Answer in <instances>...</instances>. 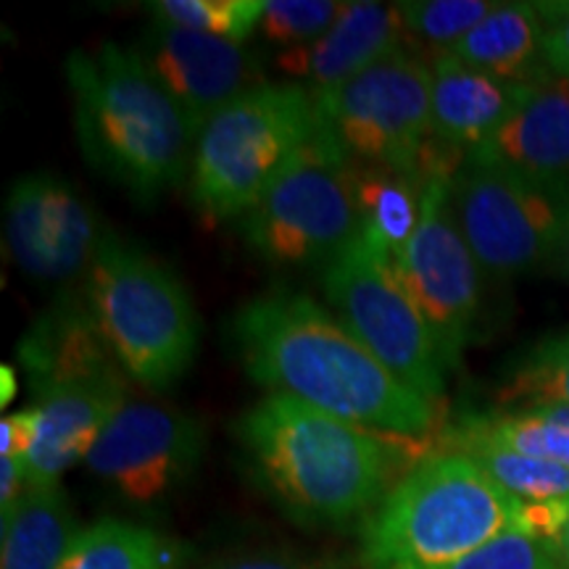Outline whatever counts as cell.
Returning <instances> with one entry per match:
<instances>
[{
    "mask_svg": "<svg viewBox=\"0 0 569 569\" xmlns=\"http://www.w3.org/2000/svg\"><path fill=\"white\" fill-rule=\"evenodd\" d=\"M227 332L246 375L277 396L401 438L438 427V403L403 386L309 296H256L234 311Z\"/></svg>",
    "mask_w": 569,
    "mask_h": 569,
    "instance_id": "1",
    "label": "cell"
},
{
    "mask_svg": "<svg viewBox=\"0 0 569 569\" xmlns=\"http://www.w3.org/2000/svg\"><path fill=\"white\" fill-rule=\"evenodd\" d=\"M256 478L309 525H346L388 493L398 459L390 432L348 422L290 396L269 393L234 422Z\"/></svg>",
    "mask_w": 569,
    "mask_h": 569,
    "instance_id": "2",
    "label": "cell"
},
{
    "mask_svg": "<svg viewBox=\"0 0 569 569\" xmlns=\"http://www.w3.org/2000/svg\"><path fill=\"white\" fill-rule=\"evenodd\" d=\"M67 80L77 138L98 172L140 203L190 180L193 132L132 48L103 42L96 51H71Z\"/></svg>",
    "mask_w": 569,
    "mask_h": 569,
    "instance_id": "3",
    "label": "cell"
},
{
    "mask_svg": "<svg viewBox=\"0 0 569 569\" xmlns=\"http://www.w3.org/2000/svg\"><path fill=\"white\" fill-rule=\"evenodd\" d=\"M525 507L465 453L430 451L361 522L367 569H446L503 532Z\"/></svg>",
    "mask_w": 569,
    "mask_h": 569,
    "instance_id": "4",
    "label": "cell"
},
{
    "mask_svg": "<svg viewBox=\"0 0 569 569\" xmlns=\"http://www.w3.org/2000/svg\"><path fill=\"white\" fill-rule=\"evenodd\" d=\"M84 303L138 386L163 390L193 365L201 319L188 288L142 248L106 232L84 277Z\"/></svg>",
    "mask_w": 569,
    "mask_h": 569,
    "instance_id": "5",
    "label": "cell"
},
{
    "mask_svg": "<svg viewBox=\"0 0 569 569\" xmlns=\"http://www.w3.org/2000/svg\"><path fill=\"white\" fill-rule=\"evenodd\" d=\"M319 130L315 92L272 84L243 92L196 138L190 201L209 219H240Z\"/></svg>",
    "mask_w": 569,
    "mask_h": 569,
    "instance_id": "6",
    "label": "cell"
},
{
    "mask_svg": "<svg viewBox=\"0 0 569 569\" xmlns=\"http://www.w3.org/2000/svg\"><path fill=\"white\" fill-rule=\"evenodd\" d=\"M238 230L274 267L330 264L359 234L351 161L322 124L238 219Z\"/></svg>",
    "mask_w": 569,
    "mask_h": 569,
    "instance_id": "7",
    "label": "cell"
},
{
    "mask_svg": "<svg viewBox=\"0 0 569 569\" xmlns=\"http://www.w3.org/2000/svg\"><path fill=\"white\" fill-rule=\"evenodd\" d=\"M430 98L432 69L407 48L336 88L315 92L319 124L348 161L419 180L430 142Z\"/></svg>",
    "mask_w": 569,
    "mask_h": 569,
    "instance_id": "8",
    "label": "cell"
},
{
    "mask_svg": "<svg viewBox=\"0 0 569 569\" xmlns=\"http://www.w3.org/2000/svg\"><path fill=\"white\" fill-rule=\"evenodd\" d=\"M469 251L490 277H517L557 261L569 230V184H543L465 159L448 182Z\"/></svg>",
    "mask_w": 569,
    "mask_h": 569,
    "instance_id": "9",
    "label": "cell"
},
{
    "mask_svg": "<svg viewBox=\"0 0 569 569\" xmlns=\"http://www.w3.org/2000/svg\"><path fill=\"white\" fill-rule=\"evenodd\" d=\"M322 290L338 322L388 372L427 401H443L448 369L436 338L393 269L359 234L325 264Z\"/></svg>",
    "mask_w": 569,
    "mask_h": 569,
    "instance_id": "10",
    "label": "cell"
},
{
    "mask_svg": "<svg viewBox=\"0 0 569 569\" xmlns=\"http://www.w3.org/2000/svg\"><path fill=\"white\" fill-rule=\"evenodd\" d=\"M451 177H425L419 227L401 259L390 267L436 338L448 372L461 365L482 298V269L451 211Z\"/></svg>",
    "mask_w": 569,
    "mask_h": 569,
    "instance_id": "11",
    "label": "cell"
},
{
    "mask_svg": "<svg viewBox=\"0 0 569 569\" xmlns=\"http://www.w3.org/2000/svg\"><path fill=\"white\" fill-rule=\"evenodd\" d=\"M201 419L159 403L127 401L84 459L124 501L151 507L174 493L201 465Z\"/></svg>",
    "mask_w": 569,
    "mask_h": 569,
    "instance_id": "12",
    "label": "cell"
},
{
    "mask_svg": "<svg viewBox=\"0 0 569 569\" xmlns=\"http://www.w3.org/2000/svg\"><path fill=\"white\" fill-rule=\"evenodd\" d=\"M6 248L32 280L88 277L103 234L84 198L56 174H27L11 184L3 211Z\"/></svg>",
    "mask_w": 569,
    "mask_h": 569,
    "instance_id": "13",
    "label": "cell"
},
{
    "mask_svg": "<svg viewBox=\"0 0 569 569\" xmlns=\"http://www.w3.org/2000/svg\"><path fill=\"white\" fill-rule=\"evenodd\" d=\"M132 51L182 111L193 138L201 134L213 113L264 84L261 63L243 42L153 21L142 30Z\"/></svg>",
    "mask_w": 569,
    "mask_h": 569,
    "instance_id": "14",
    "label": "cell"
},
{
    "mask_svg": "<svg viewBox=\"0 0 569 569\" xmlns=\"http://www.w3.org/2000/svg\"><path fill=\"white\" fill-rule=\"evenodd\" d=\"M467 159L525 180L569 184V82L551 77L532 84L501 130Z\"/></svg>",
    "mask_w": 569,
    "mask_h": 569,
    "instance_id": "15",
    "label": "cell"
},
{
    "mask_svg": "<svg viewBox=\"0 0 569 569\" xmlns=\"http://www.w3.org/2000/svg\"><path fill=\"white\" fill-rule=\"evenodd\" d=\"M430 69V138L465 159L501 130L532 88L498 80L448 53H438Z\"/></svg>",
    "mask_w": 569,
    "mask_h": 569,
    "instance_id": "16",
    "label": "cell"
},
{
    "mask_svg": "<svg viewBox=\"0 0 569 569\" xmlns=\"http://www.w3.org/2000/svg\"><path fill=\"white\" fill-rule=\"evenodd\" d=\"M403 30L398 6L386 3H346L332 30L317 42L293 51H282L277 59L284 74L311 82V92L330 90L351 80L361 71L401 51Z\"/></svg>",
    "mask_w": 569,
    "mask_h": 569,
    "instance_id": "17",
    "label": "cell"
},
{
    "mask_svg": "<svg viewBox=\"0 0 569 569\" xmlns=\"http://www.w3.org/2000/svg\"><path fill=\"white\" fill-rule=\"evenodd\" d=\"M446 53L467 67L517 84H540L553 77L543 59V19L538 3H498Z\"/></svg>",
    "mask_w": 569,
    "mask_h": 569,
    "instance_id": "18",
    "label": "cell"
},
{
    "mask_svg": "<svg viewBox=\"0 0 569 569\" xmlns=\"http://www.w3.org/2000/svg\"><path fill=\"white\" fill-rule=\"evenodd\" d=\"M82 530L61 486L27 488L0 519V569H61Z\"/></svg>",
    "mask_w": 569,
    "mask_h": 569,
    "instance_id": "19",
    "label": "cell"
},
{
    "mask_svg": "<svg viewBox=\"0 0 569 569\" xmlns=\"http://www.w3.org/2000/svg\"><path fill=\"white\" fill-rule=\"evenodd\" d=\"M351 172L356 211H359V238L386 264L393 267L419 227L425 182L419 177L353 161Z\"/></svg>",
    "mask_w": 569,
    "mask_h": 569,
    "instance_id": "20",
    "label": "cell"
},
{
    "mask_svg": "<svg viewBox=\"0 0 569 569\" xmlns=\"http://www.w3.org/2000/svg\"><path fill=\"white\" fill-rule=\"evenodd\" d=\"M443 443L451 451L465 453L480 465L498 486L525 509L530 507H567L569 503V469L551 461L525 457L515 448L498 443L482 432L472 419L443 432Z\"/></svg>",
    "mask_w": 569,
    "mask_h": 569,
    "instance_id": "21",
    "label": "cell"
},
{
    "mask_svg": "<svg viewBox=\"0 0 569 569\" xmlns=\"http://www.w3.org/2000/svg\"><path fill=\"white\" fill-rule=\"evenodd\" d=\"M184 551L180 543L159 536L151 528L132 522L90 525L77 538L74 549L61 569H182Z\"/></svg>",
    "mask_w": 569,
    "mask_h": 569,
    "instance_id": "22",
    "label": "cell"
},
{
    "mask_svg": "<svg viewBox=\"0 0 569 569\" xmlns=\"http://www.w3.org/2000/svg\"><path fill=\"white\" fill-rule=\"evenodd\" d=\"M498 403L507 409L569 407V327L519 356L498 388Z\"/></svg>",
    "mask_w": 569,
    "mask_h": 569,
    "instance_id": "23",
    "label": "cell"
},
{
    "mask_svg": "<svg viewBox=\"0 0 569 569\" xmlns=\"http://www.w3.org/2000/svg\"><path fill=\"white\" fill-rule=\"evenodd\" d=\"M264 6L267 0H159L148 9L159 24L246 42L259 30Z\"/></svg>",
    "mask_w": 569,
    "mask_h": 569,
    "instance_id": "24",
    "label": "cell"
},
{
    "mask_svg": "<svg viewBox=\"0 0 569 569\" xmlns=\"http://www.w3.org/2000/svg\"><path fill=\"white\" fill-rule=\"evenodd\" d=\"M396 6L407 34L446 53L459 46L498 3H488V0H411V3Z\"/></svg>",
    "mask_w": 569,
    "mask_h": 569,
    "instance_id": "25",
    "label": "cell"
},
{
    "mask_svg": "<svg viewBox=\"0 0 569 569\" xmlns=\"http://www.w3.org/2000/svg\"><path fill=\"white\" fill-rule=\"evenodd\" d=\"M482 432L496 438L498 443L515 448L525 457L551 461L569 469V430L549 422V419L530 415V411H496L488 417H469Z\"/></svg>",
    "mask_w": 569,
    "mask_h": 569,
    "instance_id": "26",
    "label": "cell"
},
{
    "mask_svg": "<svg viewBox=\"0 0 569 569\" xmlns=\"http://www.w3.org/2000/svg\"><path fill=\"white\" fill-rule=\"evenodd\" d=\"M343 9L346 3L332 0H267L259 32L272 46L293 51L325 38Z\"/></svg>",
    "mask_w": 569,
    "mask_h": 569,
    "instance_id": "27",
    "label": "cell"
},
{
    "mask_svg": "<svg viewBox=\"0 0 569 569\" xmlns=\"http://www.w3.org/2000/svg\"><path fill=\"white\" fill-rule=\"evenodd\" d=\"M446 569H565L557 543L517 528Z\"/></svg>",
    "mask_w": 569,
    "mask_h": 569,
    "instance_id": "28",
    "label": "cell"
},
{
    "mask_svg": "<svg viewBox=\"0 0 569 569\" xmlns=\"http://www.w3.org/2000/svg\"><path fill=\"white\" fill-rule=\"evenodd\" d=\"M543 19V59L553 77L569 82V3H538Z\"/></svg>",
    "mask_w": 569,
    "mask_h": 569,
    "instance_id": "29",
    "label": "cell"
},
{
    "mask_svg": "<svg viewBox=\"0 0 569 569\" xmlns=\"http://www.w3.org/2000/svg\"><path fill=\"white\" fill-rule=\"evenodd\" d=\"M34 425H38V417H34L32 407L3 417V422H0V453L3 457H21L27 461V451H30L34 438Z\"/></svg>",
    "mask_w": 569,
    "mask_h": 569,
    "instance_id": "30",
    "label": "cell"
},
{
    "mask_svg": "<svg viewBox=\"0 0 569 569\" xmlns=\"http://www.w3.org/2000/svg\"><path fill=\"white\" fill-rule=\"evenodd\" d=\"M209 569H322L315 565H306L301 559L284 557V553H243V557L222 559Z\"/></svg>",
    "mask_w": 569,
    "mask_h": 569,
    "instance_id": "31",
    "label": "cell"
},
{
    "mask_svg": "<svg viewBox=\"0 0 569 569\" xmlns=\"http://www.w3.org/2000/svg\"><path fill=\"white\" fill-rule=\"evenodd\" d=\"M27 490V461L21 457H0V511L19 501Z\"/></svg>",
    "mask_w": 569,
    "mask_h": 569,
    "instance_id": "32",
    "label": "cell"
},
{
    "mask_svg": "<svg viewBox=\"0 0 569 569\" xmlns=\"http://www.w3.org/2000/svg\"><path fill=\"white\" fill-rule=\"evenodd\" d=\"M519 411H530V415H538V417L549 419V422L567 427L569 430V407H557V403H551V407H528V409H519Z\"/></svg>",
    "mask_w": 569,
    "mask_h": 569,
    "instance_id": "33",
    "label": "cell"
},
{
    "mask_svg": "<svg viewBox=\"0 0 569 569\" xmlns=\"http://www.w3.org/2000/svg\"><path fill=\"white\" fill-rule=\"evenodd\" d=\"M557 549H559L561 565H565V569H569V515H567L565 525H561V530L557 536Z\"/></svg>",
    "mask_w": 569,
    "mask_h": 569,
    "instance_id": "34",
    "label": "cell"
},
{
    "mask_svg": "<svg viewBox=\"0 0 569 569\" xmlns=\"http://www.w3.org/2000/svg\"><path fill=\"white\" fill-rule=\"evenodd\" d=\"M0 375H3V407H9L11 398L17 396V375H13L11 367L0 369Z\"/></svg>",
    "mask_w": 569,
    "mask_h": 569,
    "instance_id": "35",
    "label": "cell"
},
{
    "mask_svg": "<svg viewBox=\"0 0 569 569\" xmlns=\"http://www.w3.org/2000/svg\"><path fill=\"white\" fill-rule=\"evenodd\" d=\"M553 267L559 269V274H565L567 280H569V230H567V238H565V243H561V248H559V253H557V261H553Z\"/></svg>",
    "mask_w": 569,
    "mask_h": 569,
    "instance_id": "36",
    "label": "cell"
}]
</instances>
